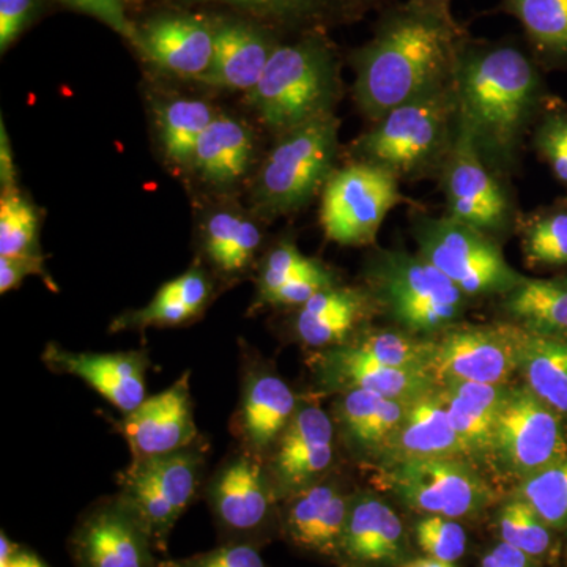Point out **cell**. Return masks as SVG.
<instances>
[{
	"instance_id": "obj_17",
	"label": "cell",
	"mask_w": 567,
	"mask_h": 567,
	"mask_svg": "<svg viewBox=\"0 0 567 567\" xmlns=\"http://www.w3.org/2000/svg\"><path fill=\"white\" fill-rule=\"evenodd\" d=\"M336 425L324 410L303 402L265 461L276 495L284 502L324 480L333 468Z\"/></svg>"
},
{
	"instance_id": "obj_8",
	"label": "cell",
	"mask_w": 567,
	"mask_h": 567,
	"mask_svg": "<svg viewBox=\"0 0 567 567\" xmlns=\"http://www.w3.org/2000/svg\"><path fill=\"white\" fill-rule=\"evenodd\" d=\"M410 233L417 254L468 298L503 297L525 279L507 264L498 240L447 215L412 210Z\"/></svg>"
},
{
	"instance_id": "obj_40",
	"label": "cell",
	"mask_w": 567,
	"mask_h": 567,
	"mask_svg": "<svg viewBox=\"0 0 567 567\" xmlns=\"http://www.w3.org/2000/svg\"><path fill=\"white\" fill-rule=\"evenodd\" d=\"M498 522L503 543L525 551L529 557H540L551 546L550 527L518 496L502 507Z\"/></svg>"
},
{
	"instance_id": "obj_36",
	"label": "cell",
	"mask_w": 567,
	"mask_h": 567,
	"mask_svg": "<svg viewBox=\"0 0 567 567\" xmlns=\"http://www.w3.org/2000/svg\"><path fill=\"white\" fill-rule=\"evenodd\" d=\"M192 3H226L248 11L259 20L282 28L315 31L338 7L347 9L344 0H185Z\"/></svg>"
},
{
	"instance_id": "obj_45",
	"label": "cell",
	"mask_w": 567,
	"mask_h": 567,
	"mask_svg": "<svg viewBox=\"0 0 567 567\" xmlns=\"http://www.w3.org/2000/svg\"><path fill=\"white\" fill-rule=\"evenodd\" d=\"M334 286H338V279L333 271L324 267L320 260H315L308 270L284 284L281 289L270 298L267 308L298 309L308 303L315 295Z\"/></svg>"
},
{
	"instance_id": "obj_56",
	"label": "cell",
	"mask_w": 567,
	"mask_h": 567,
	"mask_svg": "<svg viewBox=\"0 0 567 567\" xmlns=\"http://www.w3.org/2000/svg\"><path fill=\"white\" fill-rule=\"evenodd\" d=\"M142 2H144V0H126L128 6H141Z\"/></svg>"
},
{
	"instance_id": "obj_13",
	"label": "cell",
	"mask_w": 567,
	"mask_h": 567,
	"mask_svg": "<svg viewBox=\"0 0 567 567\" xmlns=\"http://www.w3.org/2000/svg\"><path fill=\"white\" fill-rule=\"evenodd\" d=\"M527 330L516 323L447 328L435 341L429 371L435 382L505 385L520 369Z\"/></svg>"
},
{
	"instance_id": "obj_5",
	"label": "cell",
	"mask_w": 567,
	"mask_h": 567,
	"mask_svg": "<svg viewBox=\"0 0 567 567\" xmlns=\"http://www.w3.org/2000/svg\"><path fill=\"white\" fill-rule=\"evenodd\" d=\"M363 289L377 312L415 336H431L456 324L468 297L420 254L379 249L364 265Z\"/></svg>"
},
{
	"instance_id": "obj_35",
	"label": "cell",
	"mask_w": 567,
	"mask_h": 567,
	"mask_svg": "<svg viewBox=\"0 0 567 567\" xmlns=\"http://www.w3.org/2000/svg\"><path fill=\"white\" fill-rule=\"evenodd\" d=\"M347 344L352 347L354 352L388 368L429 371L435 341L417 339L415 334L406 333L404 330L369 331L354 336Z\"/></svg>"
},
{
	"instance_id": "obj_1",
	"label": "cell",
	"mask_w": 567,
	"mask_h": 567,
	"mask_svg": "<svg viewBox=\"0 0 567 567\" xmlns=\"http://www.w3.org/2000/svg\"><path fill=\"white\" fill-rule=\"evenodd\" d=\"M468 37L454 17L416 0L388 6L371 40L350 55L358 111L374 123L394 107L453 85Z\"/></svg>"
},
{
	"instance_id": "obj_50",
	"label": "cell",
	"mask_w": 567,
	"mask_h": 567,
	"mask_svg": "<svg viewBox=\"0 0 567 567\" xmlns=\"http://www.w3.org/2000/svg\"><path fill=\"white\" fill-rule=\"evenodd\" d=\"M481 567H537L535 558L529 557L525 551L509 546L506 543H499L484 555L483 566Z\"/></svg>"
},
{
	"instance_id": "obj_29",
	"label": "cell",
	"mask_w": 567,
	"mask_h": 567,
	"mask_svg": "<svg viewBox=\"0 0 567 567\" xmlns=\"http://www.w3.org/2000/svg\"><path fill=\"white\" fill-rule=\"evenodd\" d=\"M405 401L388 399L365 390L339 393L336 401V421L347 442L360 451L385 446L401 424Z\"/></svg>"
},
{
	"instance_id": "obj_22",
	"label": "cell",
	"mask_w": 567,
	"mask_h": 567,
	"mask_svg": "<svg viewBox=\"0 0 567 567\" xmlns=\"http://www.w3.org/2000/svg\"><path fill=\"white\" fill-rule=\"evenodd\" d=\"M281 533L295 547L338 558L352 496L322 480L284 499Z\"/></svg>"
},
{
	"instance_id": "obj_28",
	"label": "cell",
	"mask_w": 567,
	"mask_h": 567,
	"mask_svg": "<svg viewBox=\"0 0 567 567\" xmlns=\"http://www.w3.org/2000/svg\"><path fill=\"white\" fill-rule=\"evenodd\" d=\"M451 423L466 453H491L496 415L505 401V385L453 382L440 388Z\"/></svg>"
},
{
	"instance_id": "obj_39",
	"label": "cell",
	"mask_w": 567,
	"mask_h": 567,
	"mask_svg": "<svg viewBox=\"0 0 567 567\" xmlns=\"http://www.w3.org/2000/svg\"><path fill=\"white\" fill-rule=\"evenodd\" d=\"M199 312L183 300L177 282L164 284L147 306L118 316L111 323L112 333L118 331H144L147 328H175L194 322Z\"/></svg>"
},
{
	"instance_id": "obj_23",
	"label": "cell",
	"mask_w": 567,
	"mask_h": 567,
	"mask_svg": "<svg viewBox=\"0 0 567 567\" xmlns=\"http://www.w3.org/2000/svg\"><path fill=\"white\" fill-rule=\"evenodd\" d=\"M279 41L265 25L240 20H215V55L204 84L251 92L262 78Z\"/></svg>"
},
{
	"instance_id": "obj_16",
	"label": "cell",
	"mask_w": 567,
	"mask_h": 567,
	"mask_svg": "<svg viewBox=\"0 0 567 567\" xmlns=\"http://www.w3.org/2000/svg\"><path fill=\"white\" fill-rule=\"evenodd\" d=\"M298 406L300 401L292 388L245 347L241 352L240 399L230 424L237 446L267 461Z\"/></svg>"
},
{
	"instance_id": "obj_30",
	"label": "cell",
	"mask_w": 567,
	"mask_h": 567,
	"mask_svg": "<svg viewBox=\"0 0 567 567\" xmlns=\"http://www.w3.org/2000/svg\"><path fill=\"white\" fill-rule=\"evenodd\" d=\"M502 308L524 330L567 339V274L548 279L525 276L516 289L503 295Z\"/></svg>"
},
{
	"instance_id": "obj_20",
	"label": "cell",
	"mask_w": 567,
	"mask_h": 567,
	"mask_svg": "<svg viewBox=\"0 0 567 567\" xmlns=\"http://www.w3.org/2000/svg\"><path fill=\"white\" fill-rule=\"evenodd\" d=\"M136 50L158 69L199 81L215 55V20L200 14H156L137 25Z\"/></svg>"
},
{
	"instance_id": "obj_34",
	"label": "cell",
	"mask_w": 567,
	"mask_h": 567,
	"mask_svg": "<svg viewBox=\"0 0 567 567\" xmlns=\"http://www.w3.org/2000/svg\"><path fill=\"white\" fill-rule=\"evenodd\" d=\"M216 112L197 99H175L158 110L159 137L167 158L178 166L192 164L194 148Z\"/></svg>"
},
{
	"instance_id": "obj_6",
	"label": "cell",
	"mask_w": 567,
	"mask_h": 567,
	"mask_svg": "<svg viewBox=\"0 0 567 567\" xmlns=\"http://www.w3.org/2000/svg\"><path fill=\"white\" fill-rule=\"evenodd\" d=\"M341 122L320 115L279 134L257 174L252 203L265 218L290 215L305 208L334 173Z\"/></svg>"
},
{
	"instance_id": "obj_54",
	"label": "cell",
	"mask_w": 567,
	"mask_h": 567,
	"mask_svg": "<svg viewBox=\"0 0 567 567\" xmlns=\"http://www.w3.org/2000/svg\"><path fill=\"white\" fill-rule=\"evenodd\" d=\"M416 2L427 7V9L439 11V13L453 17V13H451V2H453V0H416Z\"/></svg>"
},
{
	"instance_id": "obj_44",
	"label": "cell",
	"mask_w": 567,
	"mask_h": 567,
	"mask_svg": "<svg viewBox=\"0 0 567 567\" xmlns=\"http://www.w3.org/2000/svg\"><path fill=\"white\" fill-rule=\"evenodd\" d=\"M159 567H268L260 547L251 544L219 543L212 550L182 558L159 559Z\"/></svg>"
},
{
	"instance_id": "obj_24",
	"label": "cell",
	"mask_w": 567,
	"mask_h": 567,
	"mask_svg": "<svg viewBox=\"0 0 567 567\" xmlns=\"http://www.w3.org/2000/svg\"><path fill=\"white\" fill-rule=\"evenodd\" d=\"M364 289L334 286L315 295L295 312V338L308 349L327 350L344 346L357 336L358 328L375 312Z\"/></svg>"
},
{
	"instance_id": "obj_15",
	"label": "cell",
	"mask_w": 567,
	"mask_h": 567,
	"mask_svg": "<svg viewBox=\"0 0 567 567\" xmlns=\"http://www.w3.org/2000/svg\"><path fill=\"white\" fill-rule=\"evenodd\" d=\"M390 486L412 509L458 518L491 505L494 492L472 466L456 457H415L395 462Z\"/></svg>"
},
{
	"instance_id": "obj_11",
	"label": "cell",
	"mask_w": 567,
	"mask_h": 567,
	"mask_svg": "<svg viewBox=\"0 0 567 567\" xmlns=\"http://www.w3.org/2000/svg\"><path fill=\"white\" fill-rule=\"evenodd\" d=\"M406 200L394 175L352 162L334 169L323 186L320 226L334 244L369 246L390 212Z\"/></svg>"
},
{
	"instance_id": "obj_2",
	"label": "cell",
	"mask_w": 567,
	"mask_h": 567,
	"mask_svg": "<svg viewBox=\"0 0 567 567\" xmlns=\"http://www.w3.org/2000/svg\"><path fill=\"white\" fill-rule=\"evenodd\" d=\"M543 69L516 40H465L456 85L462 115L484 163L511 182L548 99Z\"/></svg>"
},
{
	"instance_id": "obj_27",
	"label": "cell",
	"mask_w": 567,
	"mask_h": 567,
	"mask_svg": "<svg viewBox=\"0 0 567 567\" xmlns=\"http://www.w3.org/2000/svg\"><path fill=\"white\" fill-rule=\"evenodd\" d=\"M252 156L254 136L249 126L218 114L197 141L189 167L213 185H233L249 169Z\"/></svg>"
},
{
	"instance_id": "obj_41",
	"label": "cell",
	"mask_w": 567,
	"mask_h": 567,
	"mask_svg": "<svg viewBox=\"0 0 567 567\" xmlns=\"http://www.w3.org/2000/svg\"><path fill=\"white\" fill-rule=\"evenodd\" d=\"M532 144L537 158L567 189V110L550 99L532 132Z\"/></svg>"
},
{
	"instance_id": "obj_25",
	"label": "cell",
	"mask_w": 567,
	"mask_h": 567,
	"mask_svg": "<svg viewBox=\"0 0 567 567\" xmlns=\"http://www.w3.org/2000/svg\"><path fill=\"white\" fill-rule=\"evenodd\" d=\"M404 547L398 514L374 495H353L338 558L353 566L388 565L401 559Z\"/></svg>"
},
{
	"instance_id": "obj_4",
	"label": "cell",
	"mask_w": 567,
	"mask_h": 567,
	"mask_svg": "<svg viewBox=\"0 0 567 567\" xmlns=\"http://www.w3.org/2000/svg\"><path fill=\"white\" fill-rule=\"evenodd\" d=\"M341 95L339 59L322 31H306L293 43H279L259 84L248 93L260 121L282 134L334 112Z\"/></svg>"
},
{
	"instance_id": "obj_47",
	"label": "cell",
	"mask_w": 567,
	"mask_h": 567,
	"mask_svg": "<svg viewBox=\"0 0 567 567\" xmlns=\"http://www.w3.org/2000/svg\"><path fill=\"white\" fill-rule=\"evenodd\" d=\"M61 2L104 22L112 31L136 47L137 25L126 17V6H128L126 0H61Z\"/></svg>"
},
{
	"instance_id": "obj_26",
	"label": "cell",
	"mask_w": 567,
	"mask_h": 567,
	"mask_svg": "<svg viewBox=\"0 0 567 567\" xmlns=\"http://www.w3.org/2000/svg\"><path fill=\"white\" fill-rule=\"evenodd\" d=\"M386 443L393 450L395 462L466 454L451 423L442 390L435 388L406 401L404 417Z\"/></svg>"
},
{
	"instance_id": "obj_9",
	"label": "cell",
	"mask_w": 567,
	"mask_h": 567,
	"mask_svg": "<svg viewBox=\"0 0 567 567\" xmlns=\"http://www.w3.org/2000/svg\"><path fill=\"white\" fill-rule=\"evenodd\" d=\"M219 543L262 547L281 533V499L262 458L235 446L205 483L204 494Z\"/></svg>"
},
{
	"instance_id": "obj_38",
	"label": "cell",
	"mask_w": 567,
	"mask_h": 567,
	"mask_svg": "<svg viewBox=\"0 0 567 567\" xmlns=\"http://www.w3.org/2000/svg\"><path fill=\"white\" fill-rule=\"evenodd\" d=\"M550 528L567 527V456L527 477L517 492Z\"/></svg>"
},
{
	"instance_id": "obj_10",
	"label": "cell",
	"mask_w": 567,
	"mask_h": 567,
	"mask_svg": "<svg viewBox=\"0 0 567 567\" xmlns=\"http://www.w3.org/2000/svg\"><path fill=\"white\" fill-rule=\"evenodd\" d=\"M450 218L464 223L499 241L516 233L518 210L513 186L481 158L462 115L453 152L439 178Z\"/></svg>"
},
{
	"instance_id": "obj_51",
	"label": "cell",
	"mask_w": 567,
	"mask_h": 567,
	"mask_svg": "<svg viewBox=\"0 0 567 567\" xmlns=\"http://www.w3.org/2000/svg\"><path fill=\"white\" fill-rule=\"evenodd\" d=\"M0 185H2V192L18 188L13 153H11L9 134H7L3 121L0 123Z\"/></svg>"
},
{
	"instance_id": "obj_53",
	"label": "cell",
	"mask_w": 567,
	"mask_h": 567,
	"mask_svg": "<svg viewBox=\"0 0 567 567\" xmlns=\"http://www.w3.org/2000/svg\"><path fill=\"white\" fill-rule=\"evenodd\" d=\"M395 0H344L347 9L354 13H364L372 9H386L388 6L394 3Z\"/></svg>"
},
{
	"instance_id": "obj_12",
	"label": "cell",
	"mask_w": 567,
	"mask_h": 567,
	"mask_svg": "<svg viewBox=\"0 0 567 567\" xmlns=\"http://www.w3.org/2000/svg\"><path fill=\"white\" fill-rule=\"evenodd\" d=\"M528 386L507 388L491 453L511 475L527 480L567 456L565 420Z\"/></svg>"
},
{
	"instance_id": "obj_3",
	"label": "cell",
	"mask_w": 567,
	"mask_h": 567,
	"mask_svg": "<svg viewBox=\"0 0 567 567\" xmlns=\"http://www.w3.org/2000/svg\"><path fill=\"white\" fill-rule=\"evenodd\" d=\"M462 107L454 82L402 104L371 123L352 145V162L380 167L399 182L439 181L461 132Z\"/></svg>"
},
{
	"instance_id": "obj_33",
	"label": "cell",
	"mask_w": 567,
	"mask_h": 567,
	"mask_svg": "<svg viewBox=\"0 0 567 567\" xmlns=\"http://www.w3.org/2000/svg\"><path fill=\"white\" fill-rule=\"evenodd\" d=\"M516 234L532 268H567V199L522 213Z\"/></svg>"
},
{
	"instance_id": "obj_42",
	"label": "cell",
	"mask_w": 567,
	"mask_h": 567,
	"mask_svg": "<svg viewBox=\"0 0 567 567\" xmlns=\"http://www.w3.org/2000/svg\"><path fill=\"white\" fill-rule=\"evenodd\" d=\"M316 259L301 254L298 246L290 240H282L264 257L257 276L256 300L254 309L267 308L268 301L276 292L293 279L295 276L308 270Z\"/></svg>"
},
{
	"instance_id": "obj_32",
	"label": "cell",
	"mask_w": 567,
	"mask_h": 567,
	"mask_svg": "<svg viewBox=\"0 0 567 567\" xmlns=\"http://www.w3.org/2000/svg\"><path fill=\"white\" fill-rule=\"evenodd\" d=\"M525 383L559 415L567 417V339L527 330L520 369Z\"/></svg>"
},
{
	"instance_id": "obj_31",
	"label": "cell",
	"mask_w": 567,
	"mask_h": 567,
	"mask_svg": "<svg viewBox=\"0 0 567 567\" xmlns=\"http://www.w3.org/2000/svg\"><path fill=\"white\" fill-rule=\"evenodd\" d=\"M525 32L529 54L543 70H567V0H502Z\"/></svg>"
},
{
	"instance_id": "obj_43",
	"label": "cell",
	"mask_w": 567,
	"mask_h": 567,
	"mask_svg": "<svg viewBox=\"0 0 567 567\" xmlns=\"http://www.w3.org/2000/svg\"><path fill=\"white\" fill-rule=\"evenodd\" d=\"M416 540L427 557L454 563L464 557L466 533L454 518L427 516L416 525Z\"/></svg>"
},
{
	"instance_id": "obj_18",
	"label": "cell",
	"mask_w": 567,
	"mask_h": 567,
	"mask_svg": "<svg viewBox=\"0 0 567 567\" xmlns=\"http://www.w3.org/2000/svg\"><path fill=\"white\" fill-rule=\"evenodd\" d=\"M117 431L132 451V458L163 456L196 443L200 435L194 420L189 371L123 415Z\"/></svg>"
},
{
	"instance_id": "obj_48",
	"label": "cell",
	"mask_w": 567,
	"mask_h": 567,
	"mask_svg": "<svg viewBox=\"0 0 567 567\" xmlns=\"http://www.w3.org/2000/svg\"><path fill=\"white\" fill-rule=\"evenodd\" d=\"M37 10V0H0V52L6 54L25 29Z\"/></svg>"
},
{
	"instance_id": "obj_19",
	"label": "cell",
	"mask_w": 567,
	"mask_h": 567,
	"mask_svg": "<svg viewBox=\"0 0 567 567\" xmlns=\"http://www.w3.org/2000/svg\"><path fill=\"white\" fill-rule=\"evenodd\" d=\"M41 358L55 374L78 377L87 383L122 415H128L148 398L147 372L152 363L145 350L73 352L50 342Z\"/></svg>"
},
{
	"instance_id": "obj_37",
	"label": "cell",
	"mask_w": 567,
	"mask_h": 567,
	"mask_svg": "<svg viewBox=\"0 0 567 567\" xmlns=\"http://www.w3.org/2000/svg\"><path fill=\"white\" fill-rule=\"evenodd\" d=\"M40 218L20 189L0 196V257H44L40 248Z\"/></svg>"
},
{
	"instance_id": "obj_55",
	"label": "cell",
	"mask_w": 567,
	"mask_h": 567,
	"mask_svg": "<svg viewBox=\"0 0 567 567\" xmlns=\"http://www.w3.org/2000/svg\"><path fill=\"white\" fill-rule=\"evenodd\" d=\"M402 567H456L454 563L440 561V559L435 558H417L413 559V561L405 563Z\"/></svg>"
},
{
	"instance_id": "obj_21",
	"label": "cell",
	"mask_w": 567,
	"mask_h": 567,
	"mask_svg": "<svg viewBox=\"0 0 567 567\" xmlns=\"http://www.w3.org/2000/svg\"><path fill=\"white\" fill-rule=\"evenodd\" d=\"M316 383L327 393L372 391L388 399L410 401L434 388L435 379L423 369H394L375 363L349 344L331 347L311 361Z\"/></svg>"
},
{
	"instance_id": "obj_46",
	"label": "cell",
	"mask_w": 567,
	"mask_h": 567,
	"mask_svg": "<svg viewBox=\"0 0 567 567\" xmlns=\"http://www.w3.org/2000/svg\"><path fill=\"white\" fill-rule=\"evenodd\" d=\"M245 216L219 210L208 216L203 226V251L216 271H221Z\"/></svg>"
},
{
	"instance_id": "obj_52",
	"label": "cell",
	"mask_w": 567,
	"mask_h": 567,
	"mask_svg": "<svg viewBox=\"0 0 567 567\" xmlns=\"http://www.w3.org/2000/svg\"><path fill=\"white\" fill-rule=\"evenodd\" d=\"M0 567H51L44 561L43 558H40L35 551L31 550V548L21 546L18 544L17 548H14L13 555L9 559H7L3 565Z\"/></svg>"
},
{
	"instance_id": "obj_7",
	"label": "cell",
	"mask_w": 567,
	"mask_h": 567,
	"mask_svg": "<svg viewBox=\"0 0 567 567\" xmlns=\"http://www.w3.org/2000/svg\"><path fill=\"white\" fill-rule=\"evenodd\" d=\"M208 453L200 436L174 453L132 458L117 477L118 494L136 511L158 554H166L175 525L204 494Z\"/></svg>"
},
{
	"instance_id": "obj_49",
	"label": "cell",
	"mask_w": 567,
	"mask_h": 567,
	"mask_svg": "<svg viewBox=\"0 0 567 567\" xmlns=\"http://www.w3.org/2000/svg\"><path fill=\"white\" fill-rule=\"evenodd\" d=\"M28 276H40L50 282L44 257H0V293L17 289Z\"/></svg>"
},
{
	"instance_id": "obj_14",
	"label": "cell",
	"mask_w": 567,
	"mask_h": 567,
	"mask_svg": "<svg viewBox=\"0 0 567 567\" xmlns=\"http://www.w3.org/2000/svg\"><path fill=\"white\" fill-rule=\"evenodd\" d=\"M69 554L73 567H159L151 533L118 492L81 514L70 533Z\"/></svg>"
}]
</instances>
